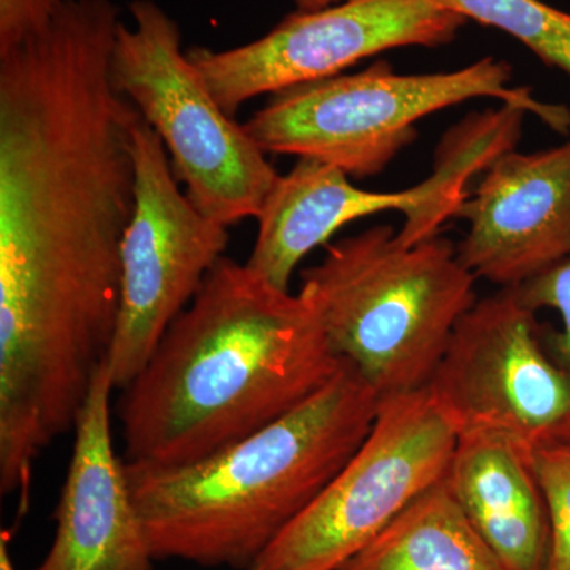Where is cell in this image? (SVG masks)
<instances>
[{"instance_id": "obj_16", "label": "cell", "mask_w": 570, "mask_h": 570, "mask_svg": "<svg viewBox=\"0 0 570 570\" xmlns=\"http://www.w3.org/2000/svg\"><path fill=\"white\" fill-rule=\"evenodd\" d=\"M466 20L501 29L570 77V14L540 0H439Z\"/></svg>"}, {"instance_id": "obj_14", "label": "cell", "mask_w": 570, "mask_h": 570, "mask_svg": "<svg viewBox=\"0 0 570 570\" xmlns=\"http://www.w3.org/2000/svg\"><path fill=\"white\" fill-rule=\"evenodd\" d=\"M411 204L407 190L367 193L333 165L298 159L287 175L279 176L258 214L246 265L288 291L296 266L344 225L390 209L406 213Z\"/></svg>"}, {"instance_id": "obj_10", "label": "cell", "mask_w": 570, "mask_h": 570, "mask_svg": "<svg viewBox=\"0 0 570 570\" xmlns=\"http://www.w3.org/2000/svg\"><path fill=\"white\" fill-rule=\"evenodd\" d=\"M466 18L439 0H344L288 14L261 39L187 58L216 102L234 116L249 100L336 77L381 52L434 48L455 39Z\"/></svg>"}, {"instance_id": "obj_19", "label": "cell", "mask_w": 570, "mask_h": 570, "mask_svg": "<svg viewBox=\"0 0 570 570\" xmlns=\"http://www.w3.org/2000/svg\"><path fill=\"white\" fill-rule=\"evenodd\" d=\"M63 0H0V55L50 24Z\"/></svg>"}, {"instance_id": "obj_17", "label": "cell", "mask_w": 570, "mask_h": 570, "mask_svg": "<svg viewBox=\"0 0 570 570\" xmlns=\"http://www.w3.org/2000/svg\"><path fill=\"white\" fill-rule=\"evenodd\" d=\"M531 460L549 515V553L543 570H570V442L535 449Z\"/></svg>"}, {"instance_id": "obj_13", "label": "cell", "mask_w": 570, "mask_h": 570, "mask_svg": "<svg viewBox=\"0 0 570 570\" xmlns=\"http://www.w3.org/2000/svg\"><path fill=\"white\" fill-rule=\"evenodd\" d=\"M444 479L505 569H546L549 515L528 450L489 431L461 433Z\"/></svg>"}, {"instance_id": "obj_18", "label": "cell", "mask_w": 570, "mask_h": 570, "mask_svg": "<svg viewBox=\"0 0 570 570\" xmlns=\"http://www.w3.org/2000/svg\"><path fill=\"white\" fill-rule=\"evenodd\" d=\"M524 306L560 313L562 330L553 336V356L570 374V257L520 287L510 288Z\"/></svg>"}, {"instance_id": "obj_12", "label": "cell", "mask_w": 570, "mask_h": 570, "mask_svg": "<svg viewBox=\"0 0 570 570\" xmlns=\"http://www.w3.org/2000/svg\"><path fill=\"white\" fill-rule=\"evenodd\" d=\"M110 370L102 363L75 423L73 452L56 509V534L33 570H153L111 433Z\"/></svg>"}, {"instance_id": "obj_2", "label": "cell", "mask_w": 570, "mask_h": 570, "mask_svg": "<svg viewBox=\"0 0 570 570\" xmlns=\"http://www.w3.org/2000/svg\"><path fill=\"white\" fill-rule=\"evenodd\" d=\"M343 365L305 296L223 257L122 390L126 463L208 459L305 403Z\"/></svg>"}, {"instance_id": "obj_15", "label": "cell", "mask_w": 570, "mask_h": 570, "mask_svg": "<svg viewBox=\"0 0 570 570\" xmlns=\"http://www.w3.org/2000/svg\"><path fill=\"white\" fill-rule=\"evenodd\" d=\"M340 570H508L442 478Z\"/></svg>"}, {"instance_id": "obj_8", "label": "cell", "mask_w": 570, "mask_h": 570, "mask_svg": "<svg viewBox=\"0 0 570 570\" xmlns=\"http://www.w3.org/2000/svg\"><path fill=\"white\" fill-rule=\"evenodd\" d=\"M135 209L121 247V305L107 356L112 387L140 374L165 332L193 303L228 246V227L179 187L163 140L145 119L134 130Z\"/></svg>"}, {"instance_id": "obj_6", "label": "cell", "mask_w": 570, "mask_h": 570, "mask_svg": "<svg viewBox=\"0 0 570 570\" xmlns=\"http://www.w3.org/2000/svg\"><path fill=\"white\" fill-rule=\"evenodd\" d=\"M111 55L116 89L163 140L187 197L230 227L257 219L279 179L245 124L223 110L183 50L178 22L154 0H134Z\"/></svg>"}, {"instance_id": "obj_11", "label": "cell", "mask_w": 570, "mask_h": 570, "mask_svg": "<svg viewBox=\"0 0 570 570\" xmlns=\"http://www.w3.org/2000/svg\"><path fill=\"white\" fill-rule=\"evenodd\" d=\"M456 217L469 224L460 261L478 279L515 288L569 258L570 140L502 154Z\"/></svg>"}, {"instance_id": "obj_21", "label": "cell", "mask_w": 570, "mask_h": 570, "mask_svg": "<svg viewBox=\"0 0 570 570\" xmlns=\"http://www.w3.org/2000/svg\"><path fill=\"white\" fill-rule=\"evenodd\" d=\"M9 532L3 531L0 538V570H17L11 561Z\"/></svg>"}, {"instance_id": "obj_7", "label": "cell", "mask_w": 570, "mask_h": 570, "mask_svg": "<svg viewBox=\"0 0 570 570\" xmlns=\"http://www.w3.org/2000/svg\"><path fill=\"white\" fill-rule=\"evenodd\" d=\"M459 436L426 387L382 397L362 445L249 570H340L444 478Z\"/></svg>"}, {"instance_id": "obj_5", "label": "cell", "mask_w": 570, "mask_h": 570, "mask_svg": "<svg viewBox=\"0 0 570 570\" xmlns=\"http://www.w3.org/2000/svg\"><path fill=\"white\" fill-rule=\"evenodd\" d=\"M512 69L494 58L441 73L400 75L387 62L272 94L245 122L265 154L333 165L371 178L417 137L420 119L480 97H493L538 116L558 134L570 132V110L543 104L530 88H513Z\"/></svg>"}, {"instance_id": "obj_20", "label": "cell", "mask_w": 570, "mask_h": 570, "mask_svg": "<svg viewBox=\"0 0 570 570\" xmlns=\"http://www.w3.org/2000/svg\"><path fill=\"white\" fill-rule=\"evenodd\" d=\"M292 2L295 3L296 10L316 11L322 9H328V7L344 2V0H292Z\"/></svg>"}, {"instance_id": "obj_9", "label": "cell", "mask_w": 570, "mask_h": 570, "mask_svg": "<svg viewBox=\"0 0 570 570\" xmlns=\"http://www.w3.org/2000/svg\"><path fill=\"white\" fill-rule=\"evenodd\" d=\"M426 389L460 434L489 431L530 453L570 442V374L510 288L460 318Z\"/></svg>"}, {"instance_id": "obj_4", "label": "cell", "mask_w": 570, "mask_h": 570, "mask_svg": "<svg viewBox=\"0 0 570 570\" xmlns=\"http://www.w3.org/2000/svg\"><path fill=\"white\" fill-rule=\"evenodd\" d=\"M475 277L449 239L406 246L376 225L326 247L302 272V291L340 358L382 397L425 389L460 318L475 305Z\"/></svg>"}, {"instance_id": "obj_1", "label": "cell", "mask_w": 570, "mask_h": 570, "mask_svg": "<svg viewBox=\"0 0 570 570\" xmlns=\"http://www.w3.org/2000/svg\"><path fill=\"white\" fill-rule=\"evenodd\" d=\"M119 24L111 0H63L0 55V316L39 335L118 322L141 119L111 78Z\"/></svg>"}, {"instance_id": "obj_3", "label": "cell", "mask_w": 570, "mask_h": 570, "mask_svg": "<svg viewBox=\"0 0 570 570\" xmlns=\"http://www.w3.org/2000/svg\"><path fill=\"white\" fill-rule=\"evenodd\" d=\"M381 396L347 360L305 403L184 466L126 463L154 561L249 570L365 441Z\"/></svg>"}]
</instances>
